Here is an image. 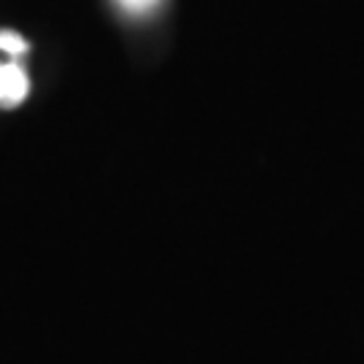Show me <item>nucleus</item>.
<instances>
[{
    "label": "nucleus",
    "mask_w": 364,
    "mask_h": 364,
    "mask_svg": "<svg viewBox=\"0 0 364 364\" xmlns=\"http://www.w3.org/2000/svg\"><path fill=\"white\" fill-rule=\"evenodd\" d=\"M30 81L19 63H0V105L14 108L27 97Z\"/></svg>",
    "instance_id": "1"
},
{
    "label": "nucleus",
    "mask_w": 364,
    "mask_h": 364,
    "mask_svg": "<svg viewBox=\"0 0 364 364\" xmlns=\"http://www.w3.org/2000/svg\"><path fill=\"white\" fill-rule=\"evenodd\" d=\"M0 49L11 57H19L27 52V41L14 30H0Z\"/></svg>",
    "instance_id": "2"
},
{
    "label": "nucleus",
    "mask_w": 364,
    "mask_h": 364,
    "mask_svg": "<svg viewBox=\"0 0 364 364\" xmlns=\"http://www.w3.org/2000/svg\"><path fill=\"white\" fill-rule=\"evenodd\" d=\"M122 3H127V6H146V3H151V0H122Z\"/></svg>",
    "instance_id": "3"
}]
</instances>
